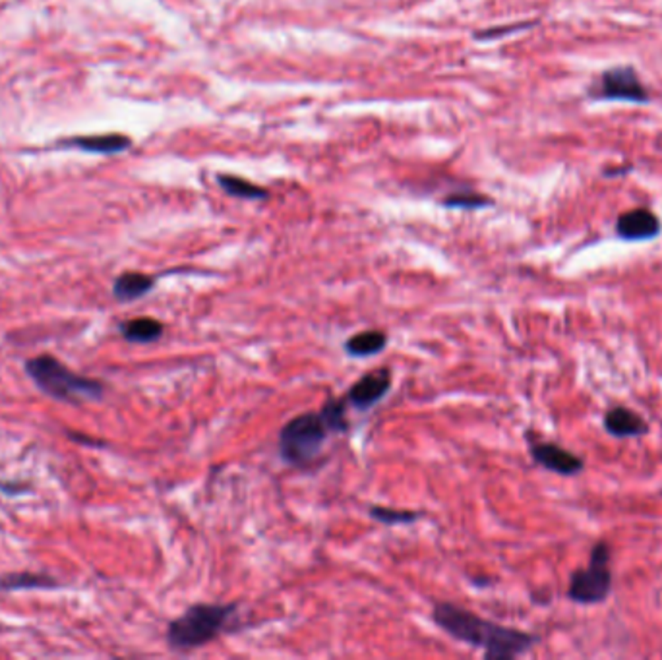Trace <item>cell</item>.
I'll use <instances>...</instances> for the list:
<instances>
[{
	"instance_id": "d6986e66",
	"label": "cell",
	"mask_w": 662,
	"mask_h": 660,
	"mask_svg": "<svg viewBox=\"0 0 662 660\" xmlns=\"http://www.w3.org/2000/svg\"><path fill=\"white\" fill-rule=\"evenodd\" d=\"M448 208H465V210H475V208H485L490 203L488 198L478 196V194H456L444 200Z\"/></svg>"
},
{
	"instance_id": "4fadbf2b",
	"label": "cell",
	"mask_w": 662,
	"mask_h": 660,
	"mask_svg": "<svg viewBox=\"0 0 662 660\" xmlns=\"http://www.w3.org/2000/svg\"><path fill=\"white\" fill-rule=\"evenodd\" d=\"M387 345V335L382 330H365L355 333L343 343L345 353L353 358H370L382 353Z\"/></svg>"
},
{
	"instance_id": "5bb4252c",
	"label": "cell",
	"mask_w": 662,
	"mask_h": 660,
	"mask_svg": "<svg viewBox=\"0 0 662 660\" xmlns=\"http://www.w3.org/2000/svg\"><path fill=\"white\" fill-rule=\"evenodd\" d=\"M59 581L47 574L16 572L0 575V591H35V589H57Z\"/></svg>"
},
{
	"instance_id": "30bf717a",
	"label": "cell",
	"mask_w": 662,
	"mask_h": 660,
	"mask_svg": "<svg viewBox=\"0 0 662 660\" xmlns=\"http://www.w3.org/2000/svg\"><path fill=\"white\" fill-rule=\"evenodd\" d=\"M604 430L620 439L641 438L648 432V424L628 407H614L604 415Z\"/></svg>"
},
{
	"instance_id": "9c48e42d",
	"label": "cell",
	"mask_w": 662,
	"mask_h": 660,
	"mask_svg": "<svg viewBox=\"0 0 662 660\" xmlns=\"http://www.w3.org/2000/svg\"><path fill=\"white\" fill-rule=\"evenodd\" d=\"M616 232H618V237L624 240H633V242L648 240V239H655L660 232V222L653 212L643 210V208L631 210L618 217Z\"/></svg>"
},
{
	"instance_id": "8992f818",
	"label": "cell",
	"mask_w": 662,
	"mask_h": 660,
	"mask_svg": "<svg viewBox=\"0 0 662 660\" xmlns=\"http://www.w3.org/2000/svg\"><path fill=\"white\" fill-rule=\"evenodd\" d=\"M589 95L601 101H626V103H647L648 92L641 84L638 72L631 67H616L606 70L596 80Z\"/></svg>"
},
{
	"instance_id": "7a4b0ae2",
	"label": "cell",
	"mask_w": 662,
	"mask_h": 660,
	"mask_svg": "<svg viewBox=\"0 0 662 660\" xmlns=\"http://www.w3.org/2000/svg\"><path fill=\"white\" fill-rule=\"evenodd\" d=\"M25 374L39 392L62 403L76 405L80 401H99L105 395V385L101 380L72 372L53 355H39L25 360Z\"/></svg>"
},
{
	"instance_id": "ffe728a7",
	"label": "cell",
	"mask_w": 662,
	"mask_h": 660,
	"mask_svg": "<svg viewBox=\"0 0 662 660\" xmlns=\"http://www.w3.org/2000/svg\"><path fill=\"white\" fill-rule=\"evenodd\" d=\"M68 436L74 439V442H86V446H95V448H105V444H103V442H95V439L94 438H86V436H82V434H72V432H68Z\"/></svg>"
},
{
	"instance_id": "ba28073f",
	"label": "cell",
	"mask_w": 662,
	"mask_h": 660,
	"mask_svg": "<svg viewBox=\"0 0 662 660\" xmlns=\"http://www.w3.org/2000/svg\"><path fill=\"white\" fill-rule=\"evenodd\" d=\"M531 457L539 463L540 467L552 471L562 476H574L585 469V461H583L576 453H571L558 444L552 442H533L531 444Z\"/></svg>"
},
{
	"instance_id": "7c38bea8",
	"label": "cell",
	"mask_w": 662,
	"mask_h": 660,
	"mask_svg": "<svg viewBox=\"0 0 662 660\" xmlns=\"http://www.w3.org/2000/svg\"><path fill=\"white\" fill-rule=\"evenodd\" d=\"M165 331V326L155 318H132L126 320L119 326V333L124 338V341L128 343H136V345H148V343H155L161 339V335Z\"/></svg>"
},
{
	"instance_id": "e0dca14e",
	"label": "cell",
	"mask_w": 662,
	"mask_h": 660,
	"mask_svg": "<svg viewBox=\"0 0 662 660\" xmlns=\"http://www.w3.org/2000/svg\"><path fill=\"white\" fill-rule=\"evenodd\" d=\"M368 515L374 521L382 525H413L421 520L419 511H409V510H392L384 506H372L368 510Z\"/></svg>"
},
{
	"instance_id": "3957f363",
	"label": "cell",
	"mask_w": 662,
	"mask_h": 660,
	"mask_svg": "<svg viewBox=\"0 0 662 660\" xmlns=\"http://www.w3.org/2000/svg\"><path fill=\"white\" fill-rule=\"evenodd\" d=\"M237 604H192L167 628V643L173 651L188 653L215 641L237 614Z\"/></svg>"
},
{
	"instance_id": "ac0fdd59",
	"label": "cell",
	"mask_w": 662,
	"mask_h": 660,
	"mask_svg": "<svg viewBox=\"0 0 662 660\" xmlns=\"http://www.w3.org/2000/svg\"><path fill=\"white\" fill-rule=\"evenodd\" d=\"M320 412L330 424L331 432H347L349 420H347V401L345 399H328Z\"/></svg>"
},
{
	"instance_id": "6da1fadb",
	"label": "cell",
	"mask_w": 662,
	"mask_h": 660,
	"mask_svg": "<svg viewBox=\"0 0 662 660\" xmlns=\"http://www.w3.org/2000/svg\"><path fill=\"white\" fill-rule=\"evenodd\" d=\"M434 624L449 637L483 649L488 660H512L535 646L539 637L531 633L505 628L476 616L453 602H436L432 610Z\"/></svg>"
},
{
	"instance_id": "8fae6325",
	"label": "cell",
	"mask_w": 662,
	"mask_h": 660,
	"mask_svg": "<svg viewBox=\"0 0 662 660\" xmlns=\"http://www.w3.org/2000/svg\"><path fill=\"white\" fill-rule=\"evenodd\" d=\"M155 287V277L148 274H140V271H124L113 283V296L119 303H134L141 296L151 293Z\"/></svg>"
},
{
	"instance_id": "5b68a950",
	"label": "cell",
	"mask_w": 662,
	"mask_h": 660,
	"mask_svg": "<svg viewBox=\"0 0 662 660\" xmlns=\"http://www.w3.org/2000/svg\"><path fill=\"white\" fill-rule=\"evenodd\" d=\"M610 547L606 542L594 545L591 552V564L585 569H577L571 574L567 597L579 604H599L603 602L610 589H612V574L608 569Z\"/></svg>"
},
{
	"instance_id": "2e32d148",
	"label": "cell",
	"mask_w": 662,
	"mask_h": 660,
	"mask_svg": "<svg viewBox=\"0 0 662 660\" xmlns=\"http://www.w3.org/2000/svg\"><path fill=\"white\" fill-rule=\"evenodd\" d=\"M77 148L86 151H95V153H116L122 151L130 146V140L121 134H103V136H89V138H77L74 140Z\"/></svg>"
},
{
	"instance_id": "9a60e30c",
	"label": "cell",
	"mask_w": 662,
	"mask_h": 660,
	"mask_svg": "<svg viewBox=\"0 0 662 660\" xmlns=\"http://www.w3.org/2000/svg\"><path fill=\"white\" fill-rule=\"evenodd\" d=\"M219 185L227 194L235 198H242V200H264L268 198V192L258 186L250 180H246L242 176H232V175H223L219 176Z\"/></svg>"
},
{
	"instance_id": "52a82bcc",
	"label": "cell",
	"mask_w": 662,
	"mask_h": 660,
	"mask_svg": "<svg viewBox=\"0 0 662 660\" xmlns=\"http://www.w3.org/2000/svg\"><path fill=\"white\" fill-rule=\"evenodd\" d=\"M392 390V370L389 368H378L367 372L365 376L358 378L350 390L345 395L347 405H350L357 411H368L374 405H378L380 401Z\"/></svg>"
},
{
	"instance_id": "277c9868",
	"label": "cell",
	"mask_w": 662,
	"mask_h": 660,
	"mask_svg": "<svg viewBox=\"0 0 662 660\" xmlns=\"http://www.w3.org/2000/svg\"><path fill=\"white\" fill-rule=\"evenodd\" d=\"M331 429L322 412H303L291 419L279 432V456L293 467L314 463L326 446Z\"/></svg>"
}]
</instances>
